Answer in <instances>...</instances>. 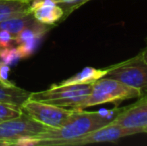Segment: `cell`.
Instances as JSON below:
<instances>
[{"mask_svg": "<svg viewBox=\"0 0 147 146\" xmlns=\"http://www.w3.org/2000/svg\"><path fill=\"white\" fill-rule=\"evenodd\" d=\"M123 107H115L110 110H99L96 112L76 110L69 116L63 125L57 128H48L45 132L36 135L39 139L38 145L55 146L62 141L80 137L93 130L110 124L111 121Z\"/></svg>", "mask_w": 147, "mask_h": 146, "instance_id": "cell-1", "label": "cell"}, {"mask_svg": "<svg viewBox=\"0 0 147 146\" xmlns=\"http://www.w3.org/2000/svg\"><path fill=\"white\" fill-rule=\"evenodd\" d=\"M141 96L138 90L131 88L112 78L102 77L92 84L90 93L76 106V110H82L91 106L113 103L119 105L122 101Z\"/></svg>", "mask_w": 147, "mask_h": 146, "instance_id": "cell-2", "label": "cell"}, {"mask_svg": "<svg viewBox=\"0 0 147 146\" xmlns=\"http://www.w3.org/2000/svg\"><path fill=\"white\" fill-rule=\"evenodd\" d=\"M104 77L118 80L121 83L147 94V62L141 53L125 61L106 67Z\"/></svg>", "mask_w": 147, "mask_h": 146, "instance_id": "cell-3", "label": "cell"}, {"mask_svg": "<svg viewBox=\"0 0 147 146\" xmlns=\"http://www.w3.org/2000/svg\"><path fill=\"white\" fill-rule=\"evenodd\" d=\"M92 84H74L62 86L53 84L49 89L31 92L29 98L37 101L47 102L60 107L75 109L78 103L90 93Z\"/></svg>", "mask_w": 147, "mask_h": 146, "instance_id": "cell-4", "label": "cell"}, {"mask_svg": "<svg viewBox=\"0 0 147 146\" xmlns=\"http://www.w3.org/2000/svg\"><path fill=\"white\" fill-rule=\"evenodd\" d=\"M23 113L48 128H57L66 122L74 109L60 107L43 101L28 98L21 106Z\"/></svg>", "mask_w": 147, "mask_h": 146, "instance_id": "cell-5", "label": "cell"}, {"mask_svg": "<svg viewBox=\"0 0 147 146\" xmlns=\"http://www.w3.org/2000/svg\"><path fill=\"white\" fill-rule=\"evenodd\" d=\"M48 129V127L32 119L22 112L19 116L0 121V141L13 145L16 139L22 136H36Z\"/></svg>", "mask_w": 147, "mask_h": 146, "instance_id": "cell-6", "label": "cell"}, {"mask_svg": "<svg viewBox=\"0 0 147 146\" xmlns=\"http://www.w3.org/2000/svg\"><path fill=\"white\" fill-rule=\"evenodd\" d=\"M139 133L138 131L133 129H128L121 127L119 125L110 124L106 126L100 127V128L88 132L80 137L70 140L62 141L57 143L55 146H81L86 144H92V143H104V142H117L118 140L124 138L126 136L134 135Z\"/></svg>", "mask_w": 147, "mask_h": 146, "instance_id": "cell-7", "label": "cell"}, {"mask_svg": "<svg viewBox=\"0 0 147 146\" xmlns=\"http://www.w3.org/2000/svg\"><path fill=\"white\" fill-rule=\"evenodd\" d=\"M111 123L144 133L147 127V94L138 97L132 105L123 107Z\"/></svg>", "mask_w": 147, "mask_h": 146, "instance_id": "cell-8", "label": "cell"}, {"mask_svg": "<svg viewBox=\"0 0 147 146\" xmlns=\"http://www.w3.org/2000/svg\"><path fill=\"white\" fill-rule=\"evenodd\" d=\"M29 11L37 21L49 26L62 21L64 16L63 10L55 0H32Z\"/></svg>", "mask_w": 147, "mask_h": 146, "instance_id": "cell-9", "label": "cell"}, {"mask_svg": "<svg viewBox=\"0 0 147 146\" xmlns=\"http://www.w3.org/2000/svg\"><path fill=\"white\" fill-rule=\"evenodd\" d=\"M31 92L16 86L14 83L4 84L0 82V101L14 104L21 107L23 103L30 97Z\"/></svg>", "mask_w": 147, "mask_h": 146, "instance_id": "cell-10", "label": "cell"}, {"mask_svg": "<svg viewBox=\"0 0 147 146\" xmlns=\"http://www.w3.org/2000/svg\"><path fill=\"white\" fill-rule=\"evenodd\" d=\"M30 2L20 0H0V22L29 14Z\"/></svg>", "mask_w": 147, "mask_h": 146, "instance_id": "cell-11", "label": "cell"}, {"mask_svg": "<svg viewBox=\"0 0 147 146\" xmlns=\"http://www.w3.org/2000/svg\"><path fill=\"white\" fill-rule=\"evenodd\" d=\"M106 74V68L97 69L94 67L87 66L75 75L63 80L57 85H74V84H92Z\"/></svg>", "mask_w": 147, "mask_h": 146, "instance_id": "cell-12", "label": "cell"}, {"mask_svg": "<svg viewBox=\"0 0 147 146\" xmlns=\"http://www.w3.org/2000/svg\"><path fill=\"white\" fill-rule=\"evenodd\" d=\"M38 21L35 19L34 16L29 13L21 16V17H14L1 21L0 22V30H6V31L10 32L13 36H16L24 28L34 25Z\"/></svg>", "mask_w": 147, "mask_h": 146, "instance_id": "cell-13", "label": "cell"}, {"mask_svg": "<svg viewBox=\"0 0 147 146\" xmlns=\"http://www.w3.org/2000/svg\"><path fill=\"white\" fill-rule=\"evenodd\" d=\"M22 58L20 56V53L18 51L17 47L10 46L7 47V48L0 49V61L3 62L4 64L8 65V66H14Z\"/></svg>", "mask_w": 147, "mask_h": 146, "instance_id": "cell-14", "label": "cell"}, {"mask_svg": "<svg viewBox=\"0 0 147 146\" xmlns=\"http://www.w3.org/2000/svg\"><path fill=\"white\" fill-rule=\"evenodd\" d=\"M43 37L42 36H37L35 38H32L30 40H27L26 42L21 43L17 46L18 51L20 53L21 58H29L30 56H32L33 53L37 50V48L40 45L41 41H42Z\"/></svg>", "mask_w": 147, "mask_h": 146, "instance_id": "cell-15", "label": "cell"}, {"mask_svg": "<svg viewBox=\"0 0 147 146\" xmlns=\"http://www.w3.org/2000/svg\"><path fill=\"white\" fill-rule=\"evenodd\" d=\"M90 0H55L56 4L62 8L63 10V20L66 19L73 11L77 10L79 7H81L86 2H89Z\"/></svg>", "mask_w": 147, "mask_h": 146, "instance_id": "cell-16", "label": "cell"}, {"mask_svg": "<svg viewBox=\"0 0 147 146\" xmlns=\"http://www.w3.org/2000/svg\"><path fill=\"white\" fill-rule=\"evenodd\" d=\"M21 113V107H18L14 104L5 103V102L0 101V121L17 117Z\"/></svg>", "mask_w": 147, "mask_h": 146, "instance_id": "cell-17", "label": "cell"}, {"mask_svg": "<svg viewBox=\"0 0 147 146\" xmlns=\"http://www.w3.org/2000/svg\"><path fill=\"white\" fill-rule=\"evenodd\" d=\"M14 36L6 30H0V46L2 48L13 46Z\"/></svg>", "mask_w": 147, "mask_h": 146, "instance_id": "cell-18", "label": "cell"}, {"mask_svg": "<svg viewBox=\"0 0 147 146\" xmlns=\"http://www.w3.org/2000/svg\"><path fill=\"white\" fill-rule=\"evenodd\" d=\"M39 139L35 136H22L20 138L16 139L13 142V145L19 146H35L38 145Z\"/></svg>", "mask_w": 147, "mask_h": 146, "instance_id": "cell-19", "label": "cell"}, {"mask_svg": "<svg viewBox=\"0 0 147 146\" xmlns=\"http://www.w3.org/2000/svg\"><path fill=\"white\" fill-rule=\"evenodd\" d=\"M11 67L4 64L0 61V82L4 84H11L12 82L9 81V73Z\"/></svg>", "mask_w": 147, "mask_h": 146, "instance_id": "cell-20", "label": "cell"}, {"mask_svg": "<svg viewBox=\"0 0 147 146\" xmlns=\"http://www.w3.org/2000/svg\"><path fill=\"white\" fill-rule=\"evenodd\" d=\"M140 53H141V54H142V56H143L144 60H145L146 62H147V46H146L145 48H144L143 50H142Z\"/></svg>", "mask_w": 147, "mask_h": 146, "instance_id": "cell-21", "label": "cell"}, {"mask_svg": "<svg viewBox=\"0 0 147 146\" xmlns=\"http://www.w3.org/2000/svg\"><path fill=\"white\" fill-rule=\"evenodd\" d=\"M10 144L8 142H5V141H0V146H9Z\"/></svg>", "mask_w": 147, "mask_h": 146, "instance_id": "cell-22", "label": "cell"}, {"mask_svg": "<svg viewBox=\"0 0 147 146\" xmlns=\"http://www.w3.org/2000/svg\"><path fill=\"white\" fill-rule=\"evenodd\" d=\"M20 1H29L30 2V1H32V0H20Z\"/></svg>", "mask_w": 147, "mask_h": 146, "instance_id": "cell-23", "label": "cell"}, {"mask_svg": "<svg viewBox=\"0 0 147 146\" xmlns=\"http://www.w3.org/2000/svg\"><path fill=\"white\" fill-rule=\"evenodd\" d=\"M144 133H147V127H146L145 129H144Z\"/></svg>", "mask_w": 147, "mask_h": 146, "instance_id": "cell-24", "label": "cell"}, {"mask_svg": "<svg viewBox=\"0 0 147 146\" xmlns=\"http://www.w3.org/2000/svg\"><path fill=\"white\" fill-rule=\"evenodd\" d=\"M0 49H1V46H0Z\"/></svg>", "mask_w": 147, "mask_h": 146, "instance_id": "cell-25", "label": "cell"}]
</instances>
